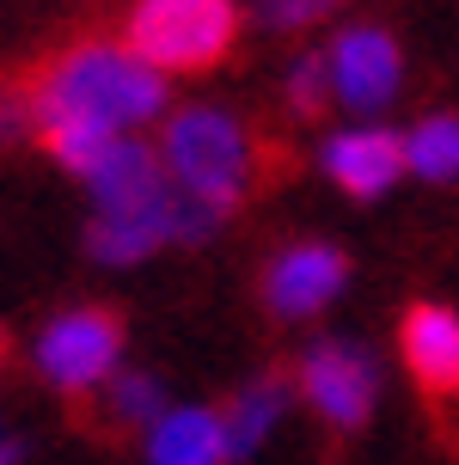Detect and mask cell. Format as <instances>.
Listing matches in <instances>:
<instances>
[{"label":"cell","instance_id":"1","mask_svg":"<svg viewBox=\"0 0 459 465\" xmlns=\"http://www.w3.org/2000/svg\"><path fill=\"white\" fill-rule=\"evenodd\" d=\"M37 129L55 116H86L105 129H129L165 104V74H154L141 55L123 44H74L62 55H49L44 68L19 74Z\"/></svg>","mask_w":459,"mask_h":465},{"label":"cell","instance_id":"2","mask_svg":"<svg viewBox=\"0 0 459 465\" xmlns=\"http://www.w3.org/2000/svg\"><path fill=\"white\" fill-rule=\"evenodd\" d=\"M165 165H172V178L196 203H208V209H239L245 196L282 184L294 172V153L275 135L252 129V123L196 104V111H178L165 123Z\"/></svg>","mask_w":459,"mask_h":465},{"label":"cell","instance_id":"3","mask_svg":"<svg viewBox=\"0 0 459 465\" xmlns=\"http://www.w3.org/2000/svg\"><path fill=\"white\" fill-rule=\"evenodd\" d=\"M239 44L233 0H135L123 19V49L141 55L154 74H203L227 62Z\"/></svg>","mask_w":459,"mask_h":465},{"label":"cell","instance_id":"4","mask_svg":"<svg viewBox=\"0 0 459 465\" xmlns=\"http://www.w3.org/2000/svg\"><path fill=\"white\" fill-rule=\"evenodd\" d=\"M116 355H123V319H116L111 306H80V312H62V319L44 331L37 368H44L68 398H86L92 386L116 368Z\"/></svg>","mask_w":459,"mask_h":465},{"label":"cell","instance_id":"5","mask_svg":"<svg viewBox=\"0 0 459 465\" xmlns=\"http://www.w3.org/2000/svg\"><path fill=\"white\" fill-rule=\"evenodd\" d=\"M300 392L331 429H355L374 404V361L355 343H319L300 361Z\"/></svg>","mask_w":459,"mask_h":465},{"label":"cell","instance_id":"6","mask_svg":"<svg viewBox=\"0 0 459 465\" xmlns=\"http://www.w3.org/2000/svg\"><path fill=\"white\" fill-rule=\"evenodd\" d=\"M344 276H349V257L337 245H294V252H282L270 263L264 301H270L275 319H306L344 288Z\"/></svg>","mask_w":459,"mask_h":465},{"label":"cell","instance_id":"7","mask_svg":"<svg viewBox=\"0 0 459 465\" xmlns=\"http://www.w3.org/2000/svg\"><path fill=\"white\" fill-rule=\"evenodd\" d=\"M331 80H337V98L349 111H380L398 93V44L374 25L344 31L331 49Z\"/></svg>","mask_w":459,"mask_h":465},{"label":"cell","instance_id":"8","mask_svg":"<svg viewBox=\"0 0 459 465\" xmlns=\"http://www.w3.org/2000/svg\"><path fill=\"white\" fill-rule=\"evenodd\" d=\"M398 349L429 398H459V319L447 306H411L398 325Z\"/></svg>","mask_w":459,"mask_h":465},{"label":"cell","instance_id":"9","mask_svg":"<svg viewBox=\"0 0 459 465\" xmlns=\"http://www.w3.org/2000/svg\"><path fill=\"white\" fill-rule=\"evenodd\" d=\"M324 172L349 190V196H380V190L404 172V141L392 129H349L324 147Z\"/></svg>","mask_w":459,"mask_h":465},{"label":"cell","instance_id":"10","mask_svg":"<svg viewBox=\"0 0 459 465\" xmlns=\"http://www.w3.org/2000/svg\"><path fill=\"white\" fill-rule=\"evenodd\" d=\"M92 190H98V214H141V209H154L172 184L160 178V160L141 141H116L98 160V172H92Z\"/></svg>","mask_w":459,"mask_h":465},{"label":"cell","instance_id":"11","mask_svg":"<svg viewBox=\"0 0 459 465\" xmlns=\"http://www.w3.org/2000/svg\"><path fill=\"white\" fill-rule=\"evenodd\" d=\"M160 239H172V190L141 214H98L86 227V252L98 257V263H135V257H147Z\"/></svg>","mask_w":459,"mask_h":465},{"label":"cell","instance_id":"12","mask_svg":"<svg viewBox=\"0 0 459 465\" xmlns=\"http://www.w3.org/2000/svg\"><path fill=\"white\" fill-rule=\"evenodd\" d=\"M154 465H221L227 460V429L208 411H172L147 441Z\"/></svg>","mask_w":459,"mask_h":465},{"label":"cell","instance_id":"13","mask_svg":"<svg viewBox=\"0 0 459 465\" xmlns=\"http://www.w3.org/2000/svg\"><path fill=\"white\" fill-rule=\"evenodd\" d=\"M282 398H288V386L282 380H257V386H245V392L233 398V411H227V453L233 460H245V453H257V441L270 435V422L282 417Z\"/></svg>","mask_w":459,"mask_h":465},{"label":"cell","instance_id":"14","mask_svg":"<svg viewBox=\"0 0 459 465\" xmlns=\"http://www.w3.org/2000/svg\"><path fill=\"white\" fill-rule=\"evenodd\" d=\"M37 135H44V147L68 165V172H80V178H92V172H98V160L116 147V129L86 123V116H55V123H44Z\"/></svg>","mask_w":459,"mask_h":465},{"label":"cell","instance_id":"15","mask_svg":"<svg viewBox=\"0 0 459 465\" xmlns=\"http://www.w3.org/2000/svg\"><path fill=\"white\" fill-rule=\"evenodd\" d=\"M404 165L423 172L429 184H454L459 178V116H429L416 123L404 141Z\"/></svg>","mask_w":459,"mask_h":465},{"label":"cell","instance_id":"16","mask_svg":"<svg viewBox=\"0 0 459 465\" xmlns=\"http://www.w3.org/2000/svg\"><path fill=\"white\" fill-rule=\"evenodd\" d=\"M160 417V380L154 373H123L111 392H105V435L111 441H123V435H135V429H147V422Z\"/></svg>","mask_w":459,"mask_h":465},{"label":"cell","instance_id":"17","mask_svg":"<svg viewBox=\"0 0 459 465\" xmlns=\"http://www.w3.org/2000/svg\"><path fill=\"white\" fill-rule=\"evenodd\" d=\"M288 98H294V116H324L331 111V55H306L288 80Z\"/></svg>","mask_w":459,"mask_h":465},{"label":"cell","instance_id":"18","mask_svg":"<svg viewBox=\"0 0 459 465\" xmlns=\"http://www.w3.org/2000/svg\"><path fill=\"white\" fill-rule=\"evenodd\" d=\"M324 6H337V0H264V25H275V31H294V25H313Z\"/></svg>","mask_w":459,"mask_h":465},{"label":"cell","instance_id":"19","mask_svg":"<svg viewBox=\"0 0 459 465\" xmlns=\"http://www.w3.org/2000/svg\"><path fill=\"white\" fill-rule=\"evenodd\" d=\"M37 116H31V98H25V86L13 80V86H0V141H13V135H25Z\"/></svg>","mask_w":459,"mask_h":465},{"label":"cell","instance_id":"20","mask_svg":"<svg viewBox=\"0 0 459 465\" xmlns=\"http://www.w3.org/2000/svg\"><path fill=\"white\" fill-rule=\"evenodd\" d=\"M0 465H13V447H0Z\"/></svg>","mask_w":459,"mask_h":465},{"label":"cell","instance_id":"21","mask_svg":"<svg viewBox=\"0 0 459 465\" xmlns=\"http://www.w3.org/2000/svg\"><path fill=\"white\" fill-rule=\"evenodd\" d=\"M0 361H6V331H0Z\"/></svg>","mask_w":459,"mask_h":465}]
</instances>
